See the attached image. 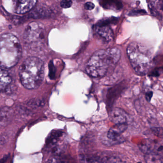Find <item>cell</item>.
<instances>
[{"label": "cell", "instance_id": "6da1fadb", "mask_svg": "<svg viewBox=\"0 0 163 163\" xmlns=\"http://www.w3.org/2000/svg\"><path fill=\"white\" fill-rule=\"evenodd\" d=\"M121 56L120 50L116 47L97 51L88 61L86 73L88 76L95 78L103 77L115 66Z\"/></svg>", "mask_w": 163, "mask_h": 163}, {"label": "cell", "instance_id": "7a4b0ae2", "mask_svg": "<svg viewBox=\"0 0 163 163\" xmlns=\"http://www.w3.org/2000/svg\"><path fill=\"white\" fill-rule=\"evenodd\" d=\"M20 80L22 85L30 90L40 87L44 77V65L43 61L36 57L25 59L19 69Z\"/></svg>", "mask_w": 163, "mask_h": 163}, {"label": "cell", "instance_id": "3957f363", "mask_svg": "<svg viewBox=\"0 0 163 163\" xmlns=\"http://www.w3.org/2000/svg\"><path fill=\"white\" fill-rule=\"evenodd\" d=\"M22 56L21 44L16 36L5 33L1 37L0 63L1 68L8 69L18 63Z\"/></svg>", "mask_w": 163, "mask_h": 163}, {"label": "cell", "instance_id": "277c9868", "mask_svg": "<svg viewBox=\"0 0 163 163\" xmlns=\"http://www.w3.org/2000/svg\"><path fill=\"white\" fill-rule=\"evenodd\" d=\"M127 53L130 63L137 74L145 75L152 66V56L148 50L136 42L127 47Z\"/></svg>", "mask_w": 163, "mask_h": 163}, {"label": "cell", "instance_id": "5b68a950", "mask_svg": "<svg viewBox=\"0 0 163 163\" xmlns=\"http://www.w3.org/2000/svg\"><path fill=\"white\" fill-rule=\"evenodd\" d=\"M45 36V29L43 25L36 22H32L26 27L24 39L26 44L34 45L42 41Z\"/></svg>", "mask_w": 163, "mask_h": 163}, {"label": "cell", "instance_id": "8992f818", "mask_svg": "<svg viewBox=\"0 0 163 163\" xmlns=\"http://www.w3.org/2000/svg\"><path fill=\"white\" fill-rule=\"evenodd\" d=\"M127 123L115 124L114 126L111 128L107 134V138L109 140L106 144L113 145L118 144L124 141L121 138V134L126 130Z\"/></svg>", "mask_w": 163, "mask_h": 163}, {"label": "cell", "instance_id": "52a82bcc", "mask_svg": "<svg viewBox=\"0 0 163 163\" xmlns=\"http://www.w3.org/2000/svg\"><path fill=\"white\" fill-rule=\"evenodd\" d=\"M96 32L107 42H109L113 40V32L109 25L101 22L96 27Z\"/></svg>", "mask_w": 163, "mask_h": 163}, {"label": "cell", "instance_id": "ba28073f", "mask_svg": "<svg viewBox=\"0 0 163 163\" xmlns=\"http://www.w3.org/2000/svg\"><path fill=\"white\" fill-rule=\"evenodd\" d=\"M37 0H20L15 12L18 14H25L29 12L35 7Z\"/></svg>", "mask_w": 163, "mask_h": 163}, {"label": "cell", "instance_id": "9c48e42d", "mask_svg": "<svg viewBox=\"0 0 163 163\" xmlns=\"http://www.w3.org/2000/svg\"><path fill=\"white\" fill-rule=\"evenodd\" d=\"M111 117L112 122L115 124L127 123V115L121 109L115 108L111 113Z\"/></svg>", "mask_w": 163, "mask_h": 163}, {"label": "cell", "instance_id": "30bf717a", "mask_svg": "<svg viewBox=\"0 0 163 163\" xmlns=\"http://www.w3.org/2000/svg\"><path fill=\"white\" fill-rule=\"evenodd\" d=\"M100 158L101 163H123V161L119 156L113 153H101L97 154Z\"/></svg>", "mask_w": 163, "mask_h": 163}, {"label": "cell", "instance_id": "8fae6325", "mask_svg": "<svg viewBox=\"0 0 163 163\" xmlns=\"http://www.w3.org/2000/svg\"><path fill=\"white\" fill-rule=\"evenodd\" d=\"M100 4L105 8L115 11H120L123 6L121 0H100Z\"/></svg>", "mask_w": 163, "mask_h": 163}, {"label": "cell", "instance_id": "7c38bea8", "mask_svg": "<svg viewBox=\"0 0 163 163\" xmlns=\"http://www.w3.org/2000/svg\"><path fill=\"white\" fill-rule=\"evenodd\" d=\"M11 77L4 69L1 68L0 73V89L1 91H4L7 90L8 87L11 84Z\"/></svg>", "mask_w": 163, "mask_h": 163}, {"label": "cell", "instance_id": "4fadbf2b", "mask_svg": "<svg viewBox=\"0 0 163 163\" xmlns=\"http://www.w3.org/2000/svg\"><path fill=\"white\" fill-rule=\"evenodd\" d=\"M145 159L147 163H163L162 157L153 152L146 153Z\"/></svg>", "mask_w": 163, "mask_h": 163}, {"label": "cell", "instance_id": "5bb4252c", "mask_svg": "<svg viewBox=\"0 0 163 163\" xmlns=\"http://www.w3.org/2000/svg\"><path fill=\"white\" fill-rule=\"evenodd\" d=\"M81 163H101L98 155H82L79 156Z\"/></svg>", "mask_w": 163, "mask_h": 163}, {"label": "cell", "instance_id": "9a60e30c", "mask_svg": "<svg viewBox=\"0 0 163 163\" xmlns=\"http://www.w3.org/2000/svg\"><path fill=\"white\" fill-rule=\"evenodd\" d=\"M11 114L10 110L8 108H3L1 111V125L7 123L9 118V115Z\"/></svg>", "mask_w": 163, "mask_h": 163}, {"label": "cell", "instance_id": "2e32d148", "mask_svg": "<svg viewBox=\"0 0 163 163\" xmlns=\"http://www.w3.org/2000/svg\"><path fill=\"white\" fill-rule=\"evenodd\" d=\"M152 133L155 136L159 138L163 139V128L155 127L151 128Z\"/></svg>", "mask_w": 163, "mask_h": 163}, {"label": "cell", "instance_id": "e0dca14e", "mask_svg": "<svg viewBox=\"0 0 163 163\" xmlns=\"http://www.w3.org/2000/svg\"><path fill=\"white\" fill-rule=\"evenodd\" d=\"M148 8L149 9L150 13L152 15L155 16H157L159 15V12H158L156 9L155 8L153 3H152V1L148 2Z\"/></svg>", "mask_w": 163, "mask_h": 163}, {"label": "cell", "instance_id": "ac0fdd59", "mask_svg": "<svg viewBox=\"0 0 163 163\" xmlns=\"http://www.w3.org/2000/svg\"><path fill=\"white\" fill-rule=\"evenodd\" d=\"M147 14V12L145 10H134L131 11L129 13V16H137L138 15H144Z\"/></svg>", "mask_w": 163, "mask_h": 163}, {"label": "cell", "instance_id": "d6986e66", "mask_svg": "<svg viewBox=\"0 0 163 163\" xmlns=\"http://www.w3.org/2000/svg\"><path fill=\"white\" fill-rule=\"evenodd\" d=\"M72 5V0H62L60 3V5L63 8H70Z\"/></svg>", "mask_w": 163, "mask_h": 163}, {"label": "cell", "instance_id": "ffe728a7", "mask_svg": "<svg viewBox=\"0 0 163 163\" xmlns=\"http://www.w3.org/2000/svg\"><path fill=\"white\" fill-rule=\"evenodd\" d=\"M94 7H95L94 4L91 2H87L84 5L85 9L88 11L92 10L94 8Z\"/></svg>", "mask_w": 163, "mask_h": 163}, {"label": "cell", "instance_id": "44dd1931", "mask_svg": "<svg viewBox=\"0 0 163 163\" xmlns=\"http://www.w3.org/2000/svg\"><path fill=\"white\" fill-rule=\"evenodd\" d=\"M46 163H62L61 161L55 158H51L49 159Z\"/></svg>", "mask_w": 163, "mask_h": 163}, {"label": "cell", "instance_id": "7402d4cb", "mask_svg": "<svg viewBox=\"0 0 163 163\" xmlns=\"http://www.w3.org/2000/svg\"><path fill=\"white\" fill-rule=\"evenodd\" d=\"M158 6L159 10L163 11V0H158Z\"/></svg>", "mask_w": 163, "mask_h": 163}, {"label": "cell", "instance_id": "603a6c76", "mask_svg": "<svg viewBox=\"0 0 163 163\" xmlns=\"http://www.w3.org/2000/svg\"><path fill=\"white\" fill-rule=\"evenodd\" d=\"M152 95H153V93H152V92L147 93V95H146V98H147V100L148 101H149L151 98H152Z\"/></svg>", "mask_w": 163, "mask_h": 163}, {"label": "cell", "instance_id": "cb8c5ba5", "mask_svg": "<svg viewBox=\"0 0 163 163\" xmlns=\"http://www.w3.org/2000/svg\"><path fill=\"white\" fill-rule=\"evenodd\" d=\"M7 155L6 156H4L3 158V159H1V163H4L6 161V159H7Z\"/></svg>", "mask_w": 163, "mask_h": 163}, {"label": "cell", "instance_id": "d4e9b609", "mask_svg": "<svg viewBox=\"0 0 163 163\" xmlns=\"http://www.w3.org/2000/svg\"><path fill=\"white\" fill-rule=\"evenodd\" d=\"M142 163V162H138V163Z\"/></svg>", "mask_w": 163, "mask_h": 163}]
</instances>
